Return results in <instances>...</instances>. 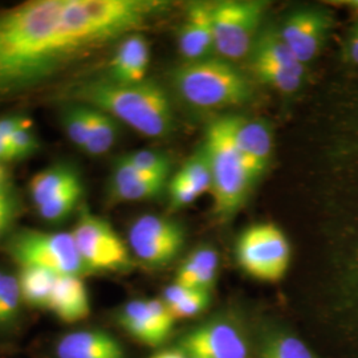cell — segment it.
Here are the masks:
<instances>
[{"mask_svg":"<svg viewBox=\"0 0 358 358\" xmlns=\"http://www.w3.org/2000/svg\"><path fill=\"white\" fill-rule=\"evenodd\" d=\"M174 316L164 300L138 299L121 308L118 322L142 344L158 346L166 341L174 327Z\"/></svg>","mask_w":358,"mask_h":358,"instance_id":"obj_12","label":"cell"},{"mask_svg":"<svg viewBox=\"0 0 358 358\" xmlns=\"http://www.w3.org/2000/svg\"><path fill=\"white\" fill-rule=\"evenodd\" d=\"M333 176L344 179L334 196L338 239L344 242L338 260V287L350 303H358V92L345 100L336 117L333 136Z\"/></svg>","mask_w":358,"mask_h":358,"instance_id":"obj_2","label":"cell"},{"mask_svg":"<svg viewBox=\"0 0 358 358\" xmlns=\"http://www.w3.org/2000/svg\"><path fill=\"white\" fill-rule=\"evenodd\" d=\"M260 358H317L300 338L287 332L269 333L260 348Z\"/></svg>","mask_w":358,"mask_h":358,"instance_id":"obj_26","label":"cell"},{"mask_svg":"<svg viewBox=\"0 0 358 358\" xmlns=\"http://www.w3.org/2000/svg\"><path fill=\"white\" fill-rule=\"evenodd\" d=\"M340 4L348 8L353 15L358 16V0H344V1H340Z\"/></svg>","mask_w":358,"mask_h":358,"instance_id":"obj_38","label":"cell"},{"mask_svg":"<svg viewBox=\"0 0 358 358\" xmlns=\"http://www.w3.org/2000/svg\"><path fill=\"white\" fill-rule=\"evenodd\" d=\"M229 117L231 138L244 166L255 183L263 176L272 157V134L264 122L244 117Z\"/></svg>","mask_w":358,"mask_h":358,"instance_id":"obj_14","label":"cell"},{"mask_svg":"<svg viewBox=\"0 0 358 358\" xmlns=\"http://www.w3.org/2000/svg\"><path fill=\"white\" fill-rule=\"evenodd\" d=\"M13 159H19V158H17V154L13 150L11 142L4 138L3 136H0V162H7Z\"/></svg>","mask_w":358,"mask_h":358,"instance_id":"obj_36","label":"cell"},{"mask_svg":"<svg viewBox=\"0 0 358 358\" xmlns=\"http://www.w3.org/2000/svg\"><path fill=\"white\" fill-rule=\"evenodd\" d=\"M7 251L20 267H38L56 275L90 272L71 232L19 231L8 241Z\"/></svg>","mask_w":358,"mask_h":358,"instance_id":"obj_6","label":"cell"},{"mask_svg":"<svg viewBox=\"0 0 358 358\" xmlns=\"http://www.w3.org/2000/svg\"><path fill=\"white\" fill-rule=\"evenodd\" d=\"M159 0H31L0 11V103L34 90L167 8Z\"/></svg>","mask_w":358,"mask_h":358,"instance_id":"obj_1","label":"cell"},{"mask_svg":"<svg viewBox=\"0 0 358 358\" xmlns=\"http://www.w3.org/2000/svg\"><path fill=\"white\" fill-rule=\"evenodd\" d=\"M166 186V179L142 178L110 185V196L115 202H138L158 196Z\"/></svg>","mask_w":358,"mask_h":358,"instance_id":"obj_27","label":"cell"},{"mask_svg":"<svg viewBox=\"0 0 358 358\" xmlns=\"http://www.w3.org/2000/svg\"><path fill=\"white\" fill-rule=\"evenodd\" d=\"M213 10L214 1H194L187 7L177 36L179 53L185 62L215 56Z\"/></svg>","mask_w":358,"mask_h":358,"instance_id":"obj_15","label":"cell"},{"mask_svg":"<svg viewBox=\"0 0 358 358\" xmlns=\"http://www.w3.org/2000/svg\"><path fill=\"white\" fill-rule=\"evenodd\" d=\"M183 243L182 227L167 217L154 214L137 217L129 230L133 254L149 266H165L178 255Z\"/></svg>","mask_w":358,"mask_h":358,"instance_id":"obj_10","label":"cell"},{"mask_svg":"<svg viewBox=\"0 0 358 358\" xmlns=\"http://www.w3.org/2000/svg\"><path fill=\"white\" fill-rule=\"evenodd\" d=\"M162 300L177 320L190 319L203 312L208 307L210 296L206 291L190 289L174 282L165 289Z\"/></svg>","mask_w":358,"mask_h":358,"instance_id":"obj_24","label":"cell"},{"mask_svg":"<svg viewBox=\"0 0 358 358\" xmlns=\"http://www.w3.org/2000/svg\"><path fill=\"white\" fill-rule=\"evenodd\" d=\"M16 201L7 187H0V239L7 234L16 217Z\"/></svg>","mask_w":358,"mask_h":358,"instance_id":"obj_33","label":"cell"},{"mask_svg":"<svg viewBox=\"0 0 358 358\" xmlns=\"http://www.w3.org/2000/svg\"><path fill=\"white\" fill-rule=\"evenodd\" d=\"M71 234L90 272L128 268L130 256L124 241L108 220L92 214L84 206Z\"/></svg>","mask_w":358,"mask_h":358,"instance_id":"obj_9","label":"cell"},{"mask_svg":"<svg viewBox=\"0 0 358 358\" xmlns=\"http://www.w3.org/2000/svg\"><path fill=\"white\" fill-rule=\"evenodd\" d=\"M150 64V45L140 34L122 38L109 63V80L117 84H138L146 80Z\"/></svg>","mask_w":358,"mask_h":358,"instance_id":"obj_17","label":"cell"},{"mask_svg":"<svg viewBox=\"0 0 358 358\" xmlns=\"http://www.w3.org/2000/svg\"><path fill=\"white\" fill-rule=\"evenodd\" d=\"M78 182L81 180L73 167L55 165L35 174V177L29 182V192L38 208Z\"/></svg>","mask_w":358,"mask_h":358,"instance_id":"obj_22","label":"cell"},{"mask_svg":"<svg viewBox=\"0 0 358 358\" xmlns=\"http://www.w3.org/2000/svg\"><path fill=\"white\" fill-rule=\"evenodd\" d=\"M217 267L219 257L214 248H198L182 263L174 282L190 289L208 292L217 280Z\"/></svg>","mask_w":358,"mask_h":358,"instance_id":"obj_21","label":"cell"},{"mask_svg":"<svg viewBox=\"0 0 358 358\" xmlns=\"http://www.w3.org/2000/svg\"><path fill=\"white\" fill-rule=\"evenodd\" d=\"M50 310L63 322L75 324L88 319L90 300L81 276L59 275L52 292Z\"/></svg>","mask_w":358,"mask_h":358,"instance_id":"obj_18","label":"cell"},{"mask_svg":"<svg viewBox=\"0 0 358 358\" xmlns=\"http://www.w3.org/2000/svg\"><path fill=\"white\" fill-rule=\"evenodd\" d=\"M182 345L192 358H250L244 333L230 321H211L195 328Z\"/></svg>","mask_w":358,"mask_h":358,"instance_id":"obj_13","label":"cell"},{"mask_svg":"<svg viewBox=\"0 0 358 358\" xmlns=\"http://www.w3.org/2000/svg\"><path fill=\"white\" fill-rule=\"evenodd\" d=\"M90 108V137L84 152L90 155H103L112 150L118 137L117 121L101 110Z\"/></svg>","mask_w":358,"mask_h":358,"instance_id":"obj_25","label":"cell"},{"mask_svg":"<svg viewBox=\"0 0 358 358\" xmlns=\"http://www.w3.org/2000/svg\"><path fill=\"white\" fill-rule=\"evenodd\" d=\"M3 180H4V171H3V169L0 167V187L4 186V185H3Z\"/></svg>","mask_w":358,"mask_h":358,"instance_id":"obj_39","label":"cell"},{"mask_svg":"<svg viewBox=\"0 0 358 358\" xmlns=\"http://www.w3.org/2000/svg\"><path fill=\"white\" fill-rule=\"evenodd\" d=\"M32 127V122L22 115H7L0 118V136L10 140L13 133H16L19 129L29 128Z\"/></svg>","mask_w":358,"mask_h":358,"instance_id":"obj_35","label":"cell"},{"mask_svg":"<svg viewBox=\"0 0 358 358\" xmlns=\"http://www.w3.org/2000/svg\"><path fill=\"white\" fill-rule=\"evenodd\" d=\"M57 358H125L122 345L103 331H76L63 336L56 345Z\"/></svg>","mask_w":358,"mask_h":358,"instance_id":"obj_19","label":"cell"},{"mask_svg":"<svg viewBox=\"0 0 358 358\" xmlns=\"http://www.w3.org/2000/svg\"><path fill=\"white\" fill-rule=\"evenodd\" d=\"M57 276L44 268L20 267L17 282L23 303L29 307L48 309Z\"/></svg>","mask_w":358,"mask_h":358,"instance_id":"obj_23","label":"cell"},{"mask_svg":"<svg viewBox=\"0 0 358 358\" xmlns=\"http://www.w3.org/2000/svg\"><path fill=\"white\" fill-rule=\"evenodd\" d=\"M15 153L17 154V158H23L27 155L35 153L38 149V141L36 134L29 128L19 129L16 133H13L10 138Z\"/></svg>","mask_w":358,"mask_h":358,"instance_id":"obj_32","label":"cell"},{"mask_svg":"<svg viewBox=\"0 0 358 358\" xmlns=\"http://www.w3.org/2000/svg\"><path fill=\"white\" fill-rule=\"evenodd\" d=\"M333 22V13L328 8L306 7L289 13L279 32L296 59L308 66L322 51Z\"/></svg>","mask_w":358,"mask_h":358,"instance_id":"obj_11","label":"cell"},{"mask_svg":"<svg viewBox=\"0 0 358 358\" xmlns=\"http://www.w3.org/2000/svg\"><path fill=\"white\" fill-rule=\"evenodd\" d=\"M4 275H6V273H4V272L0 269V285H1V282H3V278H4Z\"/></svg>","mask_w":358,"mask_h":358,"instance_id":"obj_40","label":"cell"},{"mask_svg":"<svg viewBox=\"0 0 358 358\" xmlns=\"http://www.w3.org/2000/svg\"><path fill=\"white\" fill-rule=\"evenodd\" d=\"M211 171L214 208L222 219H230L243 206L254 180L231 138L229 117L214 120L203 142Z\"/></svg>","mask_w":358,"mask_h":358,"instance_id":"obj_5","label":"cell"},{"mask_svg":"<svg viewBox=\"0 0 358 358\" xmlns=\"http://www.w3.org/2000/svg\"><path fill=\"white\" fill-rule=\"evenodd\" d=\"M83 195V185L78 182L76 185L71 186L55 198H52L50 202L45 205L40 206L38 210V215L47 222L57 223L69 217L73 210L76 208Z\"/></svg>","mask_w":358,"mask_h":358,"instance_id":"obj_28","label":"cell"},{"mask_svg":"<svg viewBox=\"0 0 358 358\" xmlns=\"http://www.w3.org/2000/svg\"><path fill=\"white\" fill-rule=\"evenodd\" d=\"M211 190V171L205 148L192 155L169 185L170 207L174 210L194 203Z\"/></svg>","mask_w":358,"mask_h":358,"instance_id":"obj_16","label":"cell"},{"mask_svg":"<svg viewBox=\"0 0 358 358\" xmlns=\"http://www.w3.org/2000/svg\"><path fill=\"white\" fill-rule=\"evenodd\" d=\"M152 358H186L185 355L179 350H164V352H159L157 355H154Z\"/></svg>","mask_w":358,"mask_h":358,"instance_id":"obj_37","label":"cell"},{"mask_svg":"<svg viewBox=\"0 0 358 358\" xmlns=\"http://www.w3.org/2000/svg\"><path fill=\"white\" fill-rule=\"evenodd\" d=\"M129 165L140 170L142 173L167 178L169 170H170V162L165 154L155 152V150H136L121 157Z\"/></svg>","mask_w":358,"mask_h":358,"instance_id":"obj_31","label":"cell"},{"mask_svg":"<svg viewBox=\"0 0 358 358\" xmlns=\"http://www.w3.org/2000/svg\"><path fill=\"white\" fill-rule=\"evenodd\" d=\"M267 3L262 0L214 1L215 56L230 63L248 57L262 31Z\"/></svg>","mask_w":358,"mask_h":358,"instance_id":"obj_7","label":"cell"},{"mask_svg":"<svg viewBox=\"0 0 358 358\" xmlns=\"http://www.w3.org/2000/svg\"><path fill=\"white\" fill-rule=\"evenodd\" d=\"M68 94L73 101L101 110L149 138L164 137L173 127L169 97L153 81L117 84L93 80L73 87Z\"/></svg>","mask_w":358,"mask_h":358,"instance_id":"obj_3","label":"cell"},{"mask_svg":"<svg viewBox=\"0 0 358 358\" xmlns=\"http://www.w3.org/2000/svg\"><path fill=\"white\" fill-rule=\"evenodd\" d=\"M341 59L345 64L358 68V20L346 32L341 45Z\"/></svg>","mask_w":358,"mask_h":358,"instance_id":"obj_34","label":"cell"},{"mask_svg":"<svg viewBox=\"0 0 358 358\" xmlns=\"http://www.w3.org/2000/svg\"><path fill=\"white\" fill-rule=\"evenodd\" d=\"M180 99L196 109H222L238 106L251 99L250 81L232 63L213 56L185 62L171 75Z\"/></svg>","mask_w":358,"mask_h":358,"instance_id":"obj_4","label":"cell"},{"mask_svg":"<svg viewBox=\"0 0 358 358\" xmlns=\"http://www.w3.org/2000/svg\"><path fill=\"white\" fill-rule=\"evenodd\" d=\"M22 303L17 276L6 273L0 285V327L10 325L16 320Z\"/></svg>","mask_w":358,"mask_h":358,"instance_id":"obj_30","label":"cell"},{"mask_svg":"<svg viewBox=\"0 0 358 358\" xmlns=\"http://www.w3.org/2000/svg\"><path fill=\"white\" fill-rule=\"evenodd\" d=\"M248 62L250 64L273 65L297 75H307V66L301 64L288 48L279 32V27H266L260 31L248 55Z\"/></svg>","mask_w":358,"mask_h":358,"instance_id":"obj_20","label":"cell"},{"mask_svg":"<svg viewBox=\"0 0 358 358\" xmlns=\"http://www.w3.org/2000/svg\"><path fill=\"white\" fill-rule=\"evenodd\" d=\"M63 127L71 142L84 150L90 137V108L81 103H73L66 108L63 115Z\"/></svg>","mask_w":358,"mask_h":358,"instance_id":"obj_29","label":"cell"},{"mask_svg":"<svg viewBox=\"0 0 358 358\" xmlns=\"http://www.w3.org/2000/svg\"><path fill=\"white\" fill-rule=\"evenodd\" d=\"M236 257L245 273L254 279L279 282L289 267L291 245L278 226L259 223L239 236Z\"/></svg>","mask_w":358,"mask_h":358,"instance_id":"obj_8","label":"cell"}]
</instances>
